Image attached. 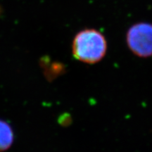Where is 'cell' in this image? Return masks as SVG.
<instances>
[{
	"mask_svg": "<svg viewBox=\"0 0 152 152\" xmlns=\"http://www.w3.org/2000/svg\"><path fill=\"white\" fill-rule=\"evenodd\" d=\"M126 43L135 56L140 58L152 56V24L140 22L131 26L126 33Z\"/></svg>",
	"mask_w": 152,
	"mask_h": 152,
	"instance_id": "obj_2",
	"label": "cell"
},
{
	"mask_svg": "<svg viewBox=\"0 0 152 152\" xmlns=\"http://www.w3.org/2000/svg\"><path fill=\"white\" fill-rule=\"evenodd\" d=\"M107 49L105 36L94 28L79 31L72 43L74 58L87 64H95L101 61L106 56Z\"/></svg>",
	"mask_w": 152,
	"mask_h": 152,
	"instance_id": "obj_1",
	"label": "cell"
},
{
	"mask_svg": "<svg viewBox=\"0 0 152 152\" xmlns=\"http://www.w3.org/2000/svg\"><path fill=\"white\" fill-rule=\"evenodd\" d=\"M14 132L9 123L0 120V152L11 147L14 142Z\"/></svg>",
	"mask_w": 152,
	"mask_h": 152,
	"instance_id": "obj_3",
	"label": "cell"
}]
</instances>
